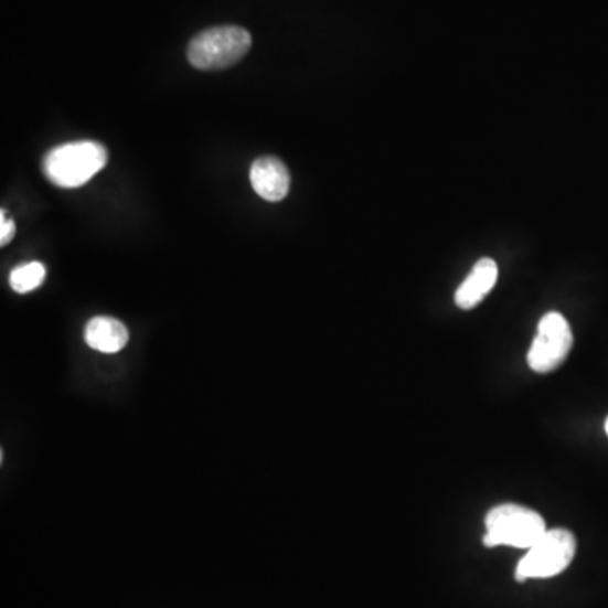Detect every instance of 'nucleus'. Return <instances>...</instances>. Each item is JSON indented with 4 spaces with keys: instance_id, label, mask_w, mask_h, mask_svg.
Segmentation results:
<instances>
[{
    "instance_id": "9d476101",
    "label": "nucleus",
    "mask_w": 608,
    "mask_h": 608,
    "mask_svg": "<svg viewBox=\"0 0 608 608\" xmlns=\"http://www.w3.org/2000/svg\"><path fill=\"white\" fill-rule=\"evenodd\" d=\"M15 234V224L6 216V212L0 215V245H8Z\"/></svg>"
},
{
    "instance_id": "9b49d317",
    "label": "nucleus",
    "mask_w": 608,
    "mask_h": 608,
    "mask_svg": "<svg viewBox=\"0 0 608 608\" xmlns=\"http://www.w3.org/2000/svg\"><path fill=\"white\" fill-rule=\"evenodd\" d=\"M605 431H607V435H608V418H607V422H605Z\"/></svg>"
},
{
    "instance_id": "423d86ee",
    "label": "nucleus",
    "mask_w": 608,
    "mask_h": 608,
    "mask_svg": "<svg viewBox=\"0 0 608 608\" xmlns=\"http://www.w3.org/2000/svg\"><path fill=\"white\" fill-rule=\"evenodd\" d=\"M250 183L254 191L266 202H281L289 193L291 177L285 162L278 158H259L250 168Z\"/></svg>"
},
{
    "instance_id": "0eeeda50",
    "label": "nucleus",
    "mask_w": 608,
    "mask_h": 608,
    "mask_svg": "<svg viewBox=\"0 0 608 608\" xmlns=\"http://www.w3.org/2000/svg\"><path fill=\"white\" fill-rule=\"evenodd\" d=\"M497 278H499V269H497L495 260L489 259V257L480 259L455 295L457 307L461 310L476 308L492 291Z\"/></svg>"
},
{
    "instance_id": "20e7f679",
    "label": "nucleus",
    "mask_w": 608,
    "mask_h": 608,
    "mask_svg": "<svg viewBox=\"0 0 608 608\" xmlns=\"http://www.w3.org/2000/svg\"><path fill=\"white\" fill-rule=\"evenodd\" d=\"M575 553L576 540L569 531H546L543 537L530 547L527 555L519 562L515 579L526 582L530 578H551L559 575L568 568L569 563L575 558Z\"/></svg>"
},
{
    "instance_id": "f03ea898",
    "label": "nucleus",
    "mask_w": 608,
    "mask_h": 608,
    "mask_svg": "<svg viewBox=\"0 0 608 608\" xmlns=\"http://www.w3.org/2000/svg\"><path fill=\"white\" fill-rule=\"evenodd\" d=\"M253 46V36L238 25H216L196 34L188 44V62L203 72H215L241 62Z\"/></svg>"
},
{
    "instance_id": "39448f33",
    "label": "nucleus",
    "mask_w": 608,
    "mask_h": 608,
    "mask_svg": "<svg viewBox=\"0 0 608 608\" xmlns=\"http://www.w3.org/2000/svg\"><path fill=\"white\" fill-rule=\"evenodd\" d=\"M572 346L573 333L566 318L556 311L544 314L527 353V364L537 374H547L566 361Z\"/></svg>"
},
{
    "instance_id": "f257e3e1",
    "label": "nucleus",
    "mask_w": 608,
    "mask_h": 608,
    "mask_svg": "<svg viewBox=\"0 0 608 608\" xmlns=\"http://www.w3.org/2000/svg\"><path fill=\"white\" fill-rule=\"evenodd\" d=\"M107 149L94 141L70 142L44 156V177L54 186L79 188L87 184L107 164Z\"/></svg>"
},
{
    "instance_id": "6e6552de",
    "label": "nucleus",
    "mask_w": 608,
    "mask_h": 608,
    "mask_svg": "<svg viewBox=\"0 0 608 608\" xmlns=\"http://www.w3.org/2000/svg\"><path fill=\"white\" fill-rule=\"evenodd\" d=\"M85 343L100 353H117L129 343V330L116 318L95 317L85 327Z\"/></svg>"
},
{
    "instance_id": "1a4fd4ad",
    "label": "nucleus",
    "mask_w": 608,
    "mask_h": 608,
    "mask_svg": "<svg viewBox=\"0 0 608 608\" xmlns=\"http://www.w3.org/2000/svg\"><path fill=\"white\" fill-rule=\"evenodd\" d=\"M44 279H46V267H44V264L34 260V263L15 267L9 276V285L19 295H25V292L40 288Z\"/></svg>"
},
{
    "instance_id": "7ed1b4c3",
    "label": "nucleus",
    "mask_w": 608,
    "mask_h": 608,
    "mask_svg": "<svg viewBox=\"0 0 608 608\" xmlns=\"http://www.w3.org/2000/svg\"><path fill=\"white\" fill-rule=\"evenodd\" d=\"M487 547L512 546L530 550L546 533V522L536 511L522 505L504 504L493 508L486 519Z\"/></svg>"
}]
</instances>
